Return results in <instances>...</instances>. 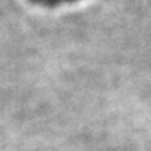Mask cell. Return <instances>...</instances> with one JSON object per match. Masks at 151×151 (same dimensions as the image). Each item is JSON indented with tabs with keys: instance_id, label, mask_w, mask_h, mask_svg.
<instances>
[{
	"instance_id": "cell-2",
	"label": "cell",
	"mask_w": 151,
	"mask_h": 151,
	"mask_svg": "<svg viewBox=\"0 0 151 151\" xmlns=\"http://www.w3.org/2000/svg\"><path fill=\"white\" fill-rule=\"evenodd\" d=\"M32 1H35V0H32Z\"/></svg>"
},
{
	"instance_id": "cell-1",
	"label": "cell",
	"mask_w": 151,
	"mask_h": 151,
	"mask_svg": "<svg viewBox=\"0 0 151 151\" xmlns=\"http://www.w3.org/2000/svg\"><path fill=\"white\" fill-rule=\"evenodd\" d=\"M43 4L46 6H50V7H54V6H59V4H63V3H70V1H76V0H41Z\"/></svg>"
}]
</instances>
